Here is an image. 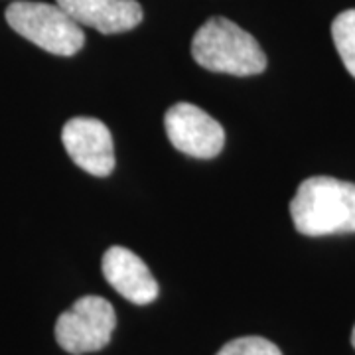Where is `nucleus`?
Returning a JSON list of instances; mask_svg holds the SVG:
<instances>
[{
	"label": "nucleus",
	"mask_w": 355,
	"mask_h": 355,
	"mask_svg": "<svg viewBox=\"0 0 355 355\" xmlns=\"http://www.w3.org/2000/svg\"><path fill=\"white\" fill-rule=\"evenodd\" d=\"M62 142L67 156L91 176L105 178L114 170L113 137L99 119H69L62 130Z\"/></svg>",
	"instance_id": "423d86ee"
},
{
	"label": "nucleus",
	"mask_w": 355,
	"mask_h": 355,
	"mask_svg": "<svg viewBox=\"0 0 355 355\" xmlns=\"http://www.w3.org/2000/svg\"><path fill=\"white\" fill-rule=\"evenodd\" d=\"M352 343H354V347H355V328L354 331H352Z\"/></svg>",
	"instance_id": "9b49d317"
},
{
	"label": "nucleus",
	"mask_w": 355,
	"mask_h": 355,
	"mask_svg": "<svg viewBox=\"0 0 355 355\" xmlns=\"http://www.w3.org/2000/svg\"><path fill=\"white\" fill-rule=\"evenodd\" d=\"M196 64L207 71L249 77L263 73L266 55L259 42L227 18H209L191 42Z\"/></svg>",
	"instance_id": "f03ea898"
},
{
	"label": "nucleus",
	"mask_w": 355,
	"mask_h": 355,
	"mask_svg": "<svg viewBox=\"0 0 355 355\" xmlns=\"http://www.w3.org/2000/svg\"><path fill=\"white\" fill-rule=\"evenodd\" d=\"M79 26L101 34H123L142 22V6L137 0H55Z\"/></svg>",
	"instance_id": "6e6552de"
},
{
	"label": "nucleus",
	"mask_w": 355,
	"mask_h": 355,
	"mask_svg": "<svg viewBox=\"0 0 355 355\" xmlns=\"http://www.w3.org/2000/svg\"><path fill=\"white\" fill-rule=\"evenodd\" d=\"M217 355H282V352L265 338L247 336L227 342L217 352Z\"/></svg>",
	"instance_id": "9d476101"
},
{
	"label": "nucleus",
	"mask_w": 355,
	"mask_h": 355,
	"mask_svg": "<svg viewBox=\"0 0 355 355\" xmlns=\"http://www.w3.org/2000/svg\"><path fill=\"white\" fill-rule=\"evenodd\" d=\"M116 316L109 300L101 296H83L67 308L55 322V340L71 355L93 354L111 342Z\"/></svg>",
	"instance_id": "20e7f679"
},
{
	"label": "nucleus",
	"mask_w": 355,
	"mask_h": 355,
	"mask_svg": "<svg viewBox=\"0 0 355 355\" xmlns=\"http://www.w3.org/2000/svg\"><path fill=\"white\" fill-rule=\"evenodd\" d=\"M103 277L123 298L137 306H146L158 298V282L139 254L121 245L107 249L101 261Z\"/></svg>",
	"instance_id": "0eeeda50"
},
{
	"label": "nucleus",
	"mask_w": 355,
	"mask_h": 355,
	"mask_svg": "<svg viewBox=\"0 0 355 355\" xmlns=\"http://www.w3.org/2000/svg\"><path fill=\"white\" fill-rule=\"evenodd\" d=\"M292 223L308 237L355 233V184L330 176L306 178L291 202Z\"/></svg>",
	"instance_id": "f257e3e1"
},
{
	"label": "nucleus",
	"mask_w": 355,
	"mask_h": 355,
	"mask_svg": "<svg viewBox=\"0 0 355 355\" xmlns=\"http://www.w3.org/2000/svg\"><path fill=\"white\" fill-rule=\"evenodd\" d=\"M164 128L172 146L193 158H216L225 144L223 127L211 114L191 103L172 105L166 111Z\"/></svg>",
	"instance_id": "39448f33"
},
{
	"label": "nucleus",
	"mask_w": 355,
	"mask_h": 355,
	"mask_svg": "<svg viewBox=\"0 0 355 355\" xmlns=\"http://www.w3.org/2000/svg\"><path fill=\"white\" fill-rule=\"evenodd\" d=\"M331 38L345 69L355 77V8L336 16L331 24Z\"/></svg>",
	"instance_id": "1a4fd4ad"
},
{
	"label": "nucleus",
	"mask_w": 355,
	"mask_h": 355,
	"mask_svg": "<svg viewBox=\"0 0 355 355\" xmlns=\"http://www.w3.org/2000/svg\"><path fill=\"white\" fill-rule=\"evenodd\" d=\"M4 16L14 32L53 55H76L85 44L81 26L58 4L18 0Z\"/></svg>",
	"instance_id": "7ed1b4c3"
}]
</instances>
